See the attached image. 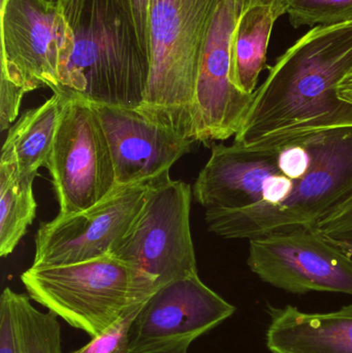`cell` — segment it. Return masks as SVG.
<instances>
[{
    "label": "cell",
    "mask_w": 352,
    "mask_h": 353,
    "mask_svg": "<svg viewBox=\"0 0 352 353\" xmlns=\"http://www.w3.org/2000/svg\"><path fill=\"white\" fill-rule=\"evenodd\" d=\"M351 72L352 19L314 27L271 68L234 143L280 146L352 126V105L337 95Z\"/></svg>",
    "instance_id": "obj_1"
},
{
    "label": "cell",
    "mask_w": 352,
    "mask_h": 353,
    "mask_svg": "<svg viewBox=\"0 0 352 353\" xmlns=\"http://www.w3.org/2000/svg\"><path fill=\"white\" fill-rule=\"evenodd\" d=\"M57 2L74 35L59 91L93 105L138 109L148 85L150 60L121 0Z\"/></svg>",
    "instance_id": "obj_2"
},
{
    "label": "cell",
    "mask_w": 352,
    "mask_h": 353,
    "mask_svg": "<svg viewBox=\"0 0 352 353\" xmlns=\"http://www.w3.org/2000/svg\"><path fill=\"white\" fill-rule=\"evenodd\" d=\"M223 1L150 0V74L138 110L192 141L198 66Z\"/></svg>",
    "instance_id": "obj_3"
},
{
    "label": "cell",
    "mask_w": 352,
    "mask_h": 353,
    "mask_svg": "<svg viewBox=\"0 0 352 353\" xmlns=\"http://www.w3.org/2000/svg\"><path fill=\"white\" fill-rule=\"evenodd\" d=\"M312 152L309 173L298 181L291 196L276 207L252 205L206 210L209 232L225 239H253L313 228L352 197V126L308 139Z\"/></svg>",
    "instance_id": "obj_4"
},
{
    "label": "cell",
    "mask_w": 352,
    "mask_h": 353,
    "mask_svg": "<svg viewBox=\"0 0 352 353\" xmlns=\"http://www.w3.org/2000/svg\"><path fill=\"white\" fill-rule=\"evenodd\" d=\"M21 281L31 300L91 338L161 288L148 274L111 255L58 267L31 265Z\"/></svg>",
    "instance_id": "obj_5"
},
{
    "label": "cell",
    "mask_w": 352,
    "mask_h": 353,
    "mask_svg": "<svg viewBox=\"0 0 352 353\" xmlns=\"http://www.w3.org/2000/svg\"><path fill=\"white\" fill-rule=\"evenodd\" d=\"M192 191L169 173L151 181L130 230L109 255L156 280L159 286L198 275L190 230Z\"/></svg>",
    "instance_id": "obj_6"
},
{
    "label": "cell",
    "mask_w": 352,
    "mask_h": 353,
    "mask_svg": "<svg viewBox=\"0 0 352 353\" xmlns=\"http://www.w3.org/2000/svg\"><path fill=\"white\" fill-rule=\"evenodd\" d=\"M1 74L27 92H58L74 35L57 0H0Z\"/></svg>",
    "instance_id": "obj_7"
},
{
    "label": "cell",
    "mask_w": 352,
    "mask_h": 353,
    "mask_svg": "<svg viewBox=\"0 0 352 353\" xmlns=\"http://www.w3.org/2000/svg\"><path fill=\"white\" fill-rule=\"evenodd\" d=\"M59 92L63 103L45 168L59 213L72 214L96 205L118 186L109 143L92 105L72 93Z\"/></svg>",
    "instance_id": "obj_8"
},
{
    "label": "cell",
    "mask_w": 352,
    "mask_h": 353,
    "mask_svg": "<svg viewBox=\"0 0 352 353\" xmlns=\"http://www.w3.org/2000/svg\"><path fill=\"white\" fill-rule=\"evenodd\" d=\"M248 267L260 280L291 294L352 296V259L314 228H296L249 241Z\"/></svg>",
    "instance_id": "obj_9"
},
{
    "label": "cell",
    "mask_w": 352,
    "mask_h": 353,
    "mask_svg": "<svg viewBox=\"0 0 352 353\" xmlns=\"http://www.w3.org/2000/svg\"><path fill=\"white\" fill-rule=\"evenodd\" d=\"M150 182L118 186L88 209L59 213L41 223L35 236L33 267L74 265L109 255L140 212Z\"/></svg>",
    "instance_id": "obj_10"
},
{
    "label": "cell",
    "mask_w": 352,
    "mask_h": 353,
    "mask_svg": "<svg viewBox=\"0 0 352 353\" xmlns=\"http://www.w3.org/2000/svg\"><path fill=\"white\" fill-rule=\"evenodd\" d=\"M277 157V146L214 145L194 183V199L206 210L280 205L297 181L281 173Z\"/></svg>",
    "instance_id": "obj_11"
},
{
    "label": "cell",
    "mask_w": 352,
    "mask_h": 353,
    "mask_svg": "<svg viewBox=\"0 0 352 353\" xmlns=\"http://www.w3.org/2000/svg\"><path fill=\"white\" fill-rule=\"evenodd\" d=\"M238 16L236 0H225L203 50L192 111L196 143L235 137L253 99V94L238 90L231 81V41Z\"/></svg>",
    "instance_id": "obj_12"
},
{
    "label": "cell",
    "mask_w": 352,
    "mask_h": 353,
    "mask_svg": "<svg viewBox=\"0 0 352 353\" xmlns=\"http://www.w3.org/2000/svg\"><path fill=\"white\" fill-rule=\"evenodd\" d=\"M236 307L198 275L161 285L143 305L130 329V352L198 339L235 314Z\"/></svg>",
    "instance_id": "obj_13"
},
{
    "label": "cell",
    "mask_w": 352,
    "mask_h": 353,
    "mask_svg": "<svg viewBox=\"0 0 352 353\" xmlns=\"http://www.w3.org/2000/svg\"><path fill=\"white\" fill-rule=\"evenodd\" d=\"M91 105L109 143L117 186L150 182L169 173L194 144L138 109Z\"/></svg>",
    "instance_id": "obj_14"
},
{
    "label": "cell",
    "mask_w": 352,
    "mask_h": 353,
    "mask_svg": "<svg viewBox=\"0 0 352 353\" xmlns=\"http://www.w3.org/2000/svg\"><path fill=\"white\" fill-rule=\"evenodd\" d=\"M267 347L272 353H352V305L327 313L269 306Z\"/></svg>",
    "instance_id": "obj_15"
},
{
    "label": "cell",
    "mask_w": 352,
    "mask_h": 353,
    "mask_svg": "<svg viewBox=\"0 0 352 353\" xmlns=\"http://www.w3.org/2000/svg\"><path fill=\"white\" fill-rule=\"evenodd\" d=\"M287 14L281 1L256 3L240 12L231 41V81L234 86L252 95L266 65L273 27Z\"/></svg>",
    "instance_id": "obj_16"
},
{
    "label": "cell",
    "mask_w": 352,
    "mask_h": 353,
    "mask_svg": "<svg viewBox=\"0 0 352 353\" xmlns=\"http://www.w3.org/2000/svg\"><path fill=\"white\" fill-rule=\"evenodd\" d=\"M0 353H62L58 317L35 308L29 296L4 288L0 298Z\"/></svg>",
    "instance_id": "obj_17"
},
{
    "label": "cell",
    "mask_w": 352,
    "mask_h": 353,
    "mask_svg": "<svg viewBox=\"0 0 352 353\" xmlns=\"http://www.w3.org/2000/svg\"><path fill=\"white\" fill-rule=\"evenodd\" d=\"M63 93L56 92L43 105L25 112L8 130L0 163H12L23 175L39 174L51 155L59 124Z\"/></svg>",
    "instance_id": "obj_18"
},
{
    "label": "cell",
    "mask_w": 352,
    "mask_h": 353,
    "mask_svg": "<svg viewBox=\"0 0 352 353\" xmlns=\"http://www.w3.org/2000/svg\"><path fill=\"white\" fill-rule=\"evenodd\" d=\"M39 174L23 175L12 163H0V255L8 256L37 215L33 182Z\"/></svg>",
    "instance_id": "obj_19"
},
{
    "label": "cell",
    "mask_w": 352,
    "mask_h": 353,
    "mask_svg": "<svg viewBox=\"0 0 352 353\" xmlns=\"http://www.w3.org/2000/svg\"><path fill=\"white\" fill-rule=\"evenodd\" d=\"M287 14L297 28L335 24L352 19V0H289Z\"/></svg>",
    "instance_id": "obj_20"
},
{
    "label": "cell",
    "mask_w": 352,
    "mask_h": 353,
    "mask_svg": "<svg viewBox=\"0 0 352 353\" xmlns=\"http://www.w3.org/2000/svg\"><path fill=\"white\" fill-rule=\"evenodd\" d=\"M144 303L126 311L111 327L72 353H130V329Z\"/></svg>",
    "instance_id": "obj_21"
},
{
    "label": "cell",
    "mask_w": 352,
    "mask_h": 353,
    "mask_svg": "<svg viewBox=\"0 0 352 353\" xmlns=\"http://www.w3.org/2000/svg\"><path fill=\"white\" fill-rule=\"evenodd\" d=\"M313 228L352 259V197Z\"/></svg>",
    "instance_id": "obj_22"
},
{
    "label": "cell",
    "mask_w": 352,
    "mask_h": 353,
    "mask_svg": "<svg viewBox=\"0 0 352 353\" xmlns=\"http://www.w3.org/2000/svg\"><path fill=\"white\" fill-rule=\"evenodd\" d=\"M26 91L8 79L0 77V130H10L20 111L21 103Z\"/></svg>",
    "instance_id": "obj_23"
},
{
    "label": "cell",
    "mask_w": 352,
    "mask_h": 353,
    "mask_svg": "<svg viewBox=\"0 0 352 353\" xmlns=\"http://www.w3.org/2000/svg\"><path fill=\"white\" fill-rule=\"evenodd\" d=\"M130 14L138 43L145 55L150 60V34H149V8L150 0H121Z\"/></svg>",
    "instance_id": "obj_24"
},
{
    "label": "cell",
    "mask_w": 352,
    "mask_h": 353,
    "mask_svg": "<svg viewBox=\"0 0 352 353\" xmlns=\"http://www.w3.org/2000/svg\"><path fill=\"white\" fill-rule=\"evenodd\" d=\"M192 340H182V341L173 342L165 345L141 350V352L130 353H188Z\"/></svg>",
    "instance_id": "obj_25"
},
{
    "label": "cell",
    "mask_w": 352,
    "mask_h": 353,
    "mask_svg": "<svg viewBox=\"0 0 352 353\" xmlns=\"http://www.w3.org/2000/svg\"><path fill=\"white\" fill-rule=\"evenodd\" d=\"M337 95L341 101L352 105V72L341 81L337 88Z\"/></svg>",
    "instance_id": "obj_26"
},
{
    "label": "cell",
    "mask_w": 352,
    "mask_h": 353,
    "mask_svg": "<svg viewBox=\"0 0 352 353\" xmlns=\"http://www.w3.org/2000/svg\"><path fill=\"white\" fill-rule=\"evenodd\" d=\"M278 1V0H236L239 14L241 10H245L248 6L256 3H269V2ZM281 1V0H280Z\"/></svg>",
    "instance_id": "obj_27"
},
{
    "label": "cell",
    "mask_w": 352,
    "mask_h": 353,
    "mask_svg": "<svg viewBox=\"0 0 352 353\" xmlns=\"http://www.w3.org/2000/svg\"><path fill=\"white\" fill-rule=\"evenodd\" d=\"M283 2V4L285 6V10H287V3L289 1V0H281Z\"/></svg>",
    "instance_id": "obj_28"
}]
</instances>
